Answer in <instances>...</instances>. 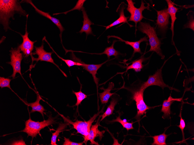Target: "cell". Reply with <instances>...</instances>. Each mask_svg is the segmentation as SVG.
<instances>
[{
	"mask_svg": "<svg viewBox=\"0 0 194 145\" xmlns=\"http://www.w3.org/2000/svg\"><path fill=\"white\" fill-rule=\"evenodd\" d=\"M107 37L108 38L110 37H113L116 38L119 40L120 41L124 42L126 44L131 46L134 49L133 52L132 58L133 56L135 53H139L141 54H142L140 48V43L141 42L143 41L147 42L148 41V37L146 36L141 38L139 40L137 41L134 42H131L125 41L123 39L121 38L116 36H107Z\"/></svg>",
	"mask_w": 194,
	"mask_h": 145,
	"instance_id": "cell-15",
	"label": "cell"
},
{
	"mask_svg": "<svg viewBox=\"0 0 194 145\" xmlns=\"http://www.w3.org/2000/svg\"><path fill=\"white\" fill-rule=\"evenodd\" d=\"M168 5V8L167 10L168 14L170 16L171 23V26L170 29L172 32V40L173 42V44L176 47L174 43L173 40V38L174 36V25L175 21L177 19L176 16V13L178 11L179 9L177 7H176L174 5L173 3L170 0H166Z\"/></svg>",
	"mask_w": 194,
	"mask_h": 145,
	"instance_id": "cell-16",
	"label": "cell"
},
{
	"mask_svg": "<svg viewBox=\"0 0 194 145\" xmlns=\"http://www.w3.org/2000/svg\"><path fill=\"white\" fill-rule=\"evenodd\" d=\"M148 58H145L144 56H143L140 59L134 61L131 65L127 67L126 71L125 72H127L128 70L131 69H133L136 72L140 71L144 66L142 64L143 62L147 59Z\"/></svg>",
	"mask_w": 194,
	"mask_h": 145,
	"instance_id": "cell-22",
	"label": "cell"
},
{
	"mask_svg": "<svg viewBox=\"0 0 194 145\" xmlns=\"http://www.w3.org/2000/svg\"><path fill=\"white\" fill-rule=\"evenodd\" d=\"M126 1L128 3L127 10L130 14V16L127 21H132L135 23L136 32L137 23L141 22L143 19L145 18L142 14L143 11L145 9L150 10V5L148 3L147 6H145L144 5L145 3L142 0L140 7L138 8L135 7L134 3L132 0H127Z\"/></svg>",
	"mask_w": 194,
	"mask_h": 145,
	"instance_id": "cell-5",
	"label": "cell"
},
{
	"mask_svg": "<svg viewBox=\"0 0 194 145\" xmlns=\"http://www.w3.org/2000/svg\"><path fill=\"white\" fill-rule=\"evenodd\" d=\"M181 98H173L170 96L167 100H164L161 109V111L164 113L162 118L163 119H165L169 117L171 113L170 110V106L172 103L175 101H181Z\"/></svg>",
	"mask_w": 194,
	"mask_h": 145,
	"instance_id": "cell-18",
	"label": "cell"
},
{
	"mask_svg": "<svg viewBox=\"0 0 194 145\" xmlns=\"http://www.w3.org/2000/svg\"><path fill=\"white\" fill-rule=\"evenodd\" d=\"M10 52V61L7 63L10 65L13 68V72L10 76L14 78L17 73H19L22 76L21 72V62L23 58V54L18 47L17 48H12L9 51Z\"/></svg>",
	"mask_w": 194,
	"mask_h": 145,
	"instance_id": "cell-7",
	"label": "cell"
},
{
	"mask_svg": "<svg viewBox=\"0 0 194 145\" xmlns=\"http://www.w3.org/2000/svg\"><path fill=\"white\" fill-rule=\"evenodd\" d=\"M125 7L123 5L120 10L119 17L114 22L107 26H104L106 27L105 30H107L109 28L119 24L123 23H127V19L129 17H126L125 16L124 13V10L125 9Z\"/></svg>",
	"mask_w": 194,
	"mask_h": 145,
	"instance_id": "cell-21",
	"label": "cell"
},
{
	"mask_svg": "<svg viewBox=\"0 0 194 145\" xmlns=\"http://www.w3.org/2000/svg\"><path fill=\"white\" fill-rule=\"evenodd\" d=\"M55 122L54 119L50 115L48 119L40 122L32 120L30 117L25 122V127L21 131L26 133L28 136L33 138L36 137L37 135L39 134L40 131L45 127L54 124Z\"/></svg>",
	"mask_w": 194,
	"mask_h": 145,
	"instance_id": "cell-4",
	"label": "cell"
},
{
	"mask_svg": "<svg viewBox=\"0 0 194 145\" xmlns=\"http://www.w3.org/2000/svg\"><path fill=\"white\" fill-rule=\"evenodd\" d=\"M144 91L140 89L134 92L132 99L136 102L137 113L134 118L139 121L141 115L144 114L146 110L153 107L148 106L143 100Z\"/></svg>",
	"mask_w": 194,
	"mask_h": 145,
	"instance_id": "cell-9",
	"label": "cell"
},
{
	"mask_svg": "<svg viewBox=\"0 0 194 145\" xmlns=\"http://www.w3.org/2000/svg\"><path fill=\"white\" fill-rule=\"evenodd\" d=\"M16 13L26 16L28 14L21 7L19 0H0V22L6 32L12 30L9 26L10 19L14 20V15Z\"/></svg>",
	"mask_w": 194,
	"mask_h": 145,
	"instance_id": "cell-1",
	"label": "cell"
},
{
	"mask_svg": "<svg viewBox=\"0 0 194 145\" xmlns=\"http://www.w3.org/2000/svg\"><path fill=\"white\" fill-rule=\"evenodd\" d=\"M71 56V58L73 60L81 63L82 65L81 66L91 74L94 81L96 84L97 93H98V82L99 81V79L96 77L97 71L101 67L102 65L106 63L108 60L105 61L102 63L98 64H87L82 62L79 58L76 57L73 54H72Z\"/></svg>",
	"mask_w": 194,
	"mask_h": 145,
	"instance_id": "cell-11",
	"label": "cell"
},
{
	"mask_svg": "<svg viewBox=\"0 0 194 145\" xmlns=\"http://www.w3.org/2000/svg\"><path fill=\"white\" fill-rule=\"evenodd\" d=\"M37 94V99L34 102L28 103L25 102V103L28 106L32 108V109L30 111V113H33L36 111L39 112L44 117V111H46L44 107L40 104V101L42 99V98L37 91H36Z\"/></svg>",
	"mask_w": 194,
	"mask_h": 145,
	"instance_id": "cell-20",
	"label": "cell"
},
{
	"mask_svg": "<svg viewBox=\"0 0 194 145\" xmlns=\"http://www.w3.org/2000/svg\"><path fill=\"white\" fill-rule=\"evenodd\" d=\"M181 113H182V109H181V110H180V113L179 115V116L180 118L179 125L177 126L182 131V137H183L182 140L183 141H184L185 138H184V130L185 127V123L184 121V120L183 119V118H182Z\"/></svg>",
	"mask_w": 194,
	"mask_h": 145,
	"instance_id": "cell-33",
	"label": "cell"
},
{
	"mask_svg": "<svg viewBox=\"0 0 194 145\" xmlns=\"http://www.w3.org/2000/svg\"><path fill=\"white\" fill-rule=\"evenodd\" d=\"M165 132V131L162 134L158 135H155L152 137L153 139V142L152 144V145H167L166 142V140L169 135L166 134Z\"/></svg>",
	"mask_w": 194,
	"mask_h": 145,
	"instance_id": "cell-26",
	"label": "cell"
},
{
	"mask_svg": "<svg viewBox=\"0 0 194 145\" xmlns=\"http://www.w3.org/2000/svg\"><path fill=\"white\" fill-rule=\"evenodd\" d=\"M137 29L143 33L145 34L148 38L150 47L148 52H155L162 59H164L165 56L160 48L161 42L157 36L155 28L149 23L141 21L139 22Z\"/></svg>",
	"mask_w": 194,
	"mask_h": 145,
	"instance_id": "cell-2",
	"label": "cell"
},
{
	"mask_svg": "<svg viewBox=\"0 0 194 145\" xmlns=\"http://www.w3.org/2000/svg\"><path fill=\"white\" fill-rule=\"evenodd\" d=\"M28 14L26 16V21L25 27V32L24 35H23L20 33L16 32L18 33L22 37L23 39L22 43L18 47L20 48L21 51L22 52L24 57H27L29 56L32 55V51L34 48V44L37 41H33L30 40L28 37L29 33L28 32L27 29V23Z\"/></svg>",
	"mask_w": 194,
	"mask_h": 145,
	"instance_id": "cell-10",
	"label": "cell"
},
{
	"mask_svg": "<svg viewBox=\"0 0 194 145\" xmlns=\"http://www.w3.org/2000/svg\"><path fill=\"white\" fill-rule=\"evenodd\" d=\"M21 3H26L30 4L35 9V11L40 15L45 17L51 21L56 26L58 27L60 31L59 34L61 40V42L62 44V34L63 31L65 29L61 24L59 20L55 17L52 16L49 12H43L38 9L33 3L31 0H22L20 2Z\"/></svg>",
	"mask_w": 194,
	"mask_h": 145,
	"instance_id": "cell-13",
	"label": "cell"
},
{
	"mask_svg": "<svg viewBox=\"0 0 194 145\" xmlns=\"http://www.w3.org/2000/svg\"><path fill=\"white\" fill-rule=\"evenodd\" d=\"M101 115L99 116L96 124L91 126L90 130L88 136L87 140L90 141L91 145H99L97 142H95L94 140L95 138L98 137L100 140L104 136L105 131H100L98 129V124L100 121Z\"/></svg>",
	"mask_w": 194,
	"mask_h": 145,
	"instance_id": "cell-14",
	"label": "cell"
},
{
	"mask_svg": "<svg viewBox=\"0 0 194 145\" xmlns=\"http://www.w3.org/2000/svg\"><path fill=\"white\" fill-rule=\"evenodd\" d=\"M81 10L83 14V24L80 30L78 32L82 34L83 32H85L86 33L87 37L89 34H93L91 25L94 24V23L89 18L86 12L84 7L82 8Z\"/></svg>",
	"mask_w": 194,
	"mask_h": 145,
	"instance_id": "cell-17",
	"label": "cell"
},
{
	"mask_svg": "<svg viewBox=\"0 0 194 145\" xmlns=\"http://www.w3.org/2000/svg\"><path fill=\"white\" fill-rule=\"evenodd\" d=\"M35 51V53L32 54L33 55L36 54L38 56L37 58H34L32 55L31 56L32 60L33 62L34 61L37 62L39 60L44 61L51 63L56 66L60 70L61 72L66 77H67L66 74L54 62L53 59L51 55L53 52H48L45 51L44 48V43L42 42L41 45L39 47L34 46Z\"/></svg>",
	"mask_w": 194,
	"mask_h": 145,
	"instance_id": "cell-8",
	"label": "cell"
},
{
	"mask_svg": "<svg viewBox=\"0 0 194 145\" xmlns=\"http://www.w3.org/2000/svg\"><path fill=\"white\" fill-rule=\"evenodd\" d=\"M166 61L162 66L158 69L154 74L150 75L149 77L147 80L143 83L140 89L144 91L147 88L150 86L157 85L161 87L163 89L165 87H168L170 90H174L176 91H179L178 89L169 86L166 84L163 81L162 74V69Z\"/></svg>",
	"mask_w": 194,
	"mask_h": 145,
	"instance_id": "cell-6",
	"label": "cell"
},
{
	"mask_svg": "<svg viewBox=\"0 0 194 145\" xmlns=\"http://www.w3.org/2000/svg\"><path fill=\"white\" fill-rule=\"evenodd\" d=\"M10 145H26V144L23 139L13 142Z\"/></svg>",
	"mask_w": 194,
	"mask_h": 145,
	"instance_id": "cell-35",
	"label": "cell"
},
{
	"mask_svg": "<svg viewBox=\"0 0 194 145\" xmlns=\"http://www.w3.org/2000/svg\"><path fill=\"white\" fill-rule=\"evenodd\" d=\"M11 80L8 78H5L3 77H0V87L1 88L6 87L9 88L12 91L14 92L12 89L10 83Z\"/></svg>",
	"mask_w": 194,
	"mask_h": 145,
	"instance_id": "cell-31",
	"label": "cell"
},
{
	"mask_svg": "<svg viewBox=\"0 0 194 145\" xmlns=\"http://www.w3.org/2000/svg\"><path fill=\"white\" fill-rule=\"evenodd\" d=\"M156 11L157 16L156 24L160 31L164 32L168 28L170 15L166 8Z\"/></svg>",
	"mask_w": 194,
	"mask_h": 145,
	"instance_id": "cell-12",
	"label": "cell"
},
{
	"mask_svg": "<svg viewBox=\"0 0 194 145\" xmlns=\"http://www.w3.org/2000/svg\"><path fill=\"white\" fill-rule=\"evenodd\" d=\"M85 1H86V0H79L77 2L76 5L74 6V7L68 11L63 12L54 13L53 14V15H57L61 14H66L69 12L73 11L75 10H78L80 11L81 10H82V8L83 7V4Z\"/></svg>",
	"mask_w": 194,
	"mask_h": 145,
	"instance_id": "cell-30",
	"label": "cell"
},
{
	"mask_svg": "<svg viewBox=\"0 0 194 145\" xmlns=\"http://www.w3.org/2000/svg\"><path fill=\"white\" fill-rule=\"evenodd\" d=\"M42 40H44L45 41H46L47 43L48 44L49 46H50V48L52 49V50L53 52H54L55 54L57 55V56L59 58H60V59H61L62 61L65 62V63H66V64L69 67V68H70L71 67L74 65H77L81 66L82 65V64L81 63H79L78 62L74 61L73 60H72L69 59H65L61 57L57 54V53L55 52V51L54 50V49H53L52 47L50 46V44L48 42L47 40L46 39V37L45 36H44Z\"/></svg>",
	"mask_w": 194,
	"mask_h": 145,
	"instance_id": "cell-27",
	"label": "cell"
},
{
	"mask_svg": "<svg viewBox=\"0 0 194 145\" xmlns=\"http://www.w3.org/2000/svg\"><path fill=\"white\" fill-rule=\"evenodd\" d=\"M103 107L102 109L97 113L95 114L89 120L87 121H82L77 120L75 122H73L69 119L66 118L63 115L60 114L63 118L64 121L72 125L73 128L77 131V133H79L83 136L84 139L83 141L86 145L88 141L87 137L92 126V124L99 114L103 112Z\"/></svg>",
	"mask_w": 194,
	"mask_h": 145,
	"instance_id": "cell-3",
	"label": "cell"
},
{
	"mask_svg": "<svg viewBox=\"0 0 194 145\" xmlns=\"http://www.w3.org/2000/svg\"><path fill=\"white\" fill-rule=\"evenodd\" d=\"M118 122L120 123L123 126L124 128H125L127 131L129 130L132 129H134L133 126V124L134 122H124L123 120H122L120 117V115L119 114V116L117 117L116 118L111 121V122Z\"/></svg>",
	"mask_w": 194,
	"mask_h": 145,
	"instance_id": "cell-29",
	"label": "cell"
},
{
	"mask_svg": "<svg viewBox=\"0 0 194 145\" xmlns=\"http://www.w3.org/2000/svg\"><path fill=\"white\" fill-rule=\"evenodd\" d=\"M123 120L124 122H127V120L126 119H124Z\"/></svg>",
	"mask_w": 194,
	"mask_h": 145,
	"instance_id": "cell-36",
	"label": "cell"
},
{
	"mask_svg": "<svg viewBox=\"0 0 194 145\" xmlns=\"http://www.w3.org/2000/svg\"><path fill=\"white\" fill-rule=\"evenodd\" d=\"M80 85V90L78 92H75L73 90V93L75 95L77 99L76 102L73 106H77L78 109L79 105L82 102L83 100L86 98L87 96V95L85 94L81 91L82 85L81 84Z\"/></svg>",
	"mask_w": 194,
	"mask_h": 145,
	"instance_id": "cell-28",
	"label": "cell"
},
{
	"mask_svg": "<svg viewBox=\"0 0 194 145\" xmlns=\"http://www.w3.org/2000/svg\"><path fill=\"white\" fill-rule=\"evenodd\" d=\"M69 123L65 122L64 123L59 124L58 127L55 131L52 133V135L51 139V144L52 145H57L56 143L57 138L59 135L60 133L64 130L67 126Z\"/></svg>",
	"mask_w": 194,
	"mask_h": 145,
	"instance_id": "cell-24",
	"label": "cell"
},
{
	"mask_svg": "<svg viewBox=\"0 0 194 145\" xmlns=\"http://www.w3.org/2000/svg\"><path fill=\"white\" fill-rule=\"evenodd\" d=\"M64 142L63 145H82L84 143L83 142L80 143H76L70 140L69 138L64 137Z\"/></svg>",
	"mask_w": 194,
	"mask_h": 145,
	"instance_id": "cell-34",
	"label": "cell"
},
{
	"mask_svg": "<svg viewBox=\"0 0 194 145\" xmlns=\"http://www.w3.org/2000/svg\"><path fill=\"white\" fill-rule=\"evenodd\" d=\"M117 41L116 40H114L113 41L112 45L109 47H107L105 48L103 52L100 53H94V54L98 55H102L105 54L107 55L108 58L109 59L111 56H114L115 57L117 56L120 54V53L116 51L114 48V45L115 43Z\"/></svg>",
	"mask_w": 194,
	"mask_h": 145,
	"instance_id": "cell-25",
	"label": "cell"
},
{
	"mask_svg": "<svg viewBox=\"0 0 194 145\" xmlns=\"http://www.w3.org/2000/svg\"><path fill=\"white\" fill-rule=\"evenodd\" d=\"M114 87V84L112 82H109L108 87L106 89L104 88L103 87L100 88V89L103 90V91L101 93H99V97L102 104L107 103L110 97L114 93H111L110 91L113 89Z\"/></svg>",
	"mask_w": 194,
	"mask_h": 145,
	"instance_id": "cell-19",
	"label": "cell"
},
{
	"mask_svg": "<svg viewBox=\"0 0 194 145\" xmlns=\"http://www.w3.org/2000/svg\"><path fill=\"white\" fill-rule=\"evenodd\" d=\"M189 16L188 15V22L184 25V28H188L194 31V19L193 14H191V12H188Z\"/></svg>",
	"mask_w": 194,
	"mask_h": 145,
	"instance_id": "cell-32",
	"label": "cell"
},
{
	"mask_svg": "<svg viewBox=\"0 0 194 145\" xmlns=\"http://www.w3.org/2000/svg\"><path fill=\"white\" fill-rule=\"evenodd\" d=\"M118 102V100L116 98L113 97L112 98L110 104L108 106L105 112L101 115L100 121L103 120L106 117L109 116L112 114L114 110L115 106L117 104Z\"/></svg>",
	"mask_w": 194,
	"mask_h": 145,
	"instance_id": "cell-23",
	"label": "cell"
}]
</instances>
